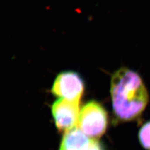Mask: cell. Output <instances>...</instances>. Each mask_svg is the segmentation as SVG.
Listing matches in <instances>:
<instances>
[{
    "label": "cell",
    "instance_id": "6",
    "mask_svg": "<svg viewBox=\"0 0 150 150\" xmlns=\"http://www.w3.org/2000/svg\"><path fill=\"white\" fill-rule=\"evenodd\" d=\"M139 145L145 150H150V120L143 123L138 131Z\"/></svg>",
    "mask_w": 150,
    "mask_h": 150
},
{
    "label": "cell",
    "instance_id": "3",
    "mask_svg": "<svg viewBox=\"0 0 150 150\" xmlns=\"http://www.w3.org/2000/svg\"><path fill=\"white\" fill-rule=\"evenodd\" d=\"M84 88V83L80 75L75 72L65 71L56 77L52 92L61 98L80 101Z\"/></svg>",
    "mask_w": 150,
    "mask_h": 150
},
{
    "label": "cell",
    "instance_id": "2",
    "mask_svg": "<svg viewBox=\"0 0 150 150\" xmlns=\"http://www.w3.org/2000/svg\"><path fill=\"white\" fill-rule=\"evenodd\" d=\"M108 121L106 110L99 103L91 101L81 110L77 127L88 137L97 139L106 132Z\"/></svg>",
    "mask_w": 150,
    "mask_h": 150
},
{
    "label": "cell",
    "instance_id": "1",
    "mask_svg": "<svg viewBox=\"0 0 150 150\" xmlns=\"http://www.w3.org/2000/svg\"><path fill=\"white\" fill-rule=\"evenodd\" d=\"M113 111L122 122L139 120L149 103L150 96L138 73L122 67L113 74L111 82Z\"/></svg>",
    "mask_w": 150,
    "mask_h": 150
},
{
    "label": "cell",
    "instance_id": "4",
    "mask_svg": "<svg viewBox=\"0 0 150 150\" xmlns=\"http://www.w3.org/2000/svg\"><path fill=\"white\" fill-rule=\"evenodd\" d=\"M80 113V101L60 98L52 107L56 126L60 132H66L77 125Z\"/></svg>",
    "mask_w": 150,
    "mask_h": 150
},
{
    "label": "cell",
    "instance_id": "5",
    "mask_svg": "<svg viewBox=\"0 0 150 150\" xmlns=\"http://www.w3.org/2000/svg\"><path fill=\"white\" fill-rule=\"evenodd\" d=\"M92 139L75 127L65 132L59 150H90Z\"/></svg>",
    "mask_w": 150,
    "mask_h": 150
}]
</instances>
